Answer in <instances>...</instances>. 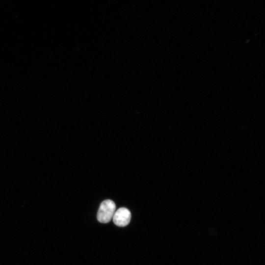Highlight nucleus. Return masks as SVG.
I'll use <instances>...</instances> for the list:
<instances>
[{"mask_svg":"<svg viewBox=\"0 0 265 265\" xmlns=\"http://www.w3.org/2000/svg\"><path fill=\"white\" fill-rule=\"evenodd\" d=\"M115 210L116 205L113 201L109 199L104 201L100 204L97 212L98 220L103 223L109 222L112 219Z\"/></svg>","mask_w":265,"mask_h":265,"instance_id":"nucleus-1","label":"nucleus"},{"mask_svg":"<svg viewBox=\"0 0 265 265\" xmlns=\"http://www.w3.org/2000/svg\"><path fill=\"white\" fill-rule=\"evenodd\" d=\"M114 223L120 227L127 226L130 222L131 213L126 208H120L116 211L112 217Z\"/></svg>","mask_w":265,"mask_h":265,"instance_id":"nucleus-2","label":"nucleus"}]
</instances>
